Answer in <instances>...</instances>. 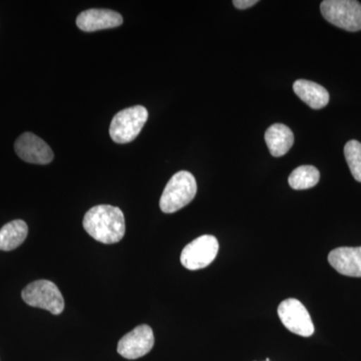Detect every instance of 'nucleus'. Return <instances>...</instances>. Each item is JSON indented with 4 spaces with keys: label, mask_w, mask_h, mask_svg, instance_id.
Listing matches in <instances>:
<instances>
[{
    "label": "nucleus",
    "mask_w": 361,
    "mask_h": 361,
    "mask_svg": "<svg viewBox=\"0 0 361 361\" xmlns=\"http://www.w3.org/2000/svg\"><path fill=\"white\" fill-rule=\"evenodd\" d=\"M82 225L85 232L101 243H118L125 236V216L118 207H92L85 213Z\"/></svg>",
    "instance_id": "f257e3e1"
},
{
    "label": "nucleus",
    "mask_w": 361,
    "mask_h": 361,
    "mask_svg": "<svg viewBox=\"0 0 361 361\" xmlns=\"http://www.w3.org/2000/svg\"><path fill=\"white\" fill-rule=\"evenodd\" d=\"M197 194V182L193 175L187 171L176 173L160 199V208L164 213L172 214L186 207L194 200Z\"/></svg>",
    "instance_id": "f03ea898"
},
{
    "label": "nucleus",
    "mask_w": 361,
    "mask_h": 361,
    "mask_svg": "<svg viewBox=\"0 0 361 361\" xmlns=\"http://www.w3.org/2000/svg\"><path fill=\"white\" fill-rule=\"evenodd\" d=\"M21 297L27 305L49 311L59 315L65 310V299L54 282L49 280H37L21 292Z\"/></svg>",
    "instance_id": "7ed1b4c3"
},
{
    "label": "nucleus",
    "mask_w": 361,
    "mask_h": 361,
    "mask_svg": "<svg viewBox=\"0 0 361 361\" xmlns=\"http://www.w3.org/2000/svg\"><path fill=\"white\" fill-rule=\"evenodd\" d=\"M148 111L145 106H135L116 114L111 120L110 135L118 144L134 141L148 121Z\"/></svg>",
    "instance_id": "20e7f679"
},
{
    "label": "nucleus",
    "mask_w": 361,
    "mask_h": 361,
    "mask_svg": "<svg viewBox=\"0 0 361 361\" xmlns=\"http://www.w3.org/2000/svg\"><path fill=\"white\" fill-rule=\"evenodd\" d=\"M323 18L331 25L348 30H361V4L355 0H324L320 4Z\"/></svg>",
    "instance_id": "39448f33"
},
{
    "label": "nucleus",
    "mask_w": 361,
    "mask_h": 361,
    "mask_svg": "<svg viewBox=\"0 0 361 361\" xmlns=\"http://www.w3.org/2000/svg\"><path fill=\"white\" fill-rule=\"evenodd\" d=\"M219 242L212 235H203L183 249L180 263L189 270H200L211 264L217 257Z\"/></svg>",
    "instance_id": "423d86ee"
},
{
    "label": "nucleus",
    "mask_w": 361,
    "mask_h": 361,
    "mask_svg": "<svg viewBox=\"0 0 361 361\" xmlns=\"http://www.w3.org/2000/svg\"><path fill=\"white\" fill-rule=\"evenodd\" d=\"M278 315L285 327L292 334L310 337L314 334V325L305 306L297 299L289 298L278 306Z\"/></svg>",
    "instance_id": "0eeeda50"
},
{
    "label": "nucleus",
    "mask_w": 361,
    "mask_h": 361,
    "mask_svg": "<svg viewBox=\"0 0 361 361\" xmlns=\"http://www.w3.org/2000/svg\"><path fill=\"white\" fill-rule=\"evenodd\" d=\"M155 337L149 325L135 327L118 341V353L127 360H137L148 355L154 348Z\"/></svg>",
    "instance_id": "6e6552de"
},
{
    "label": "nucleus",
    "mask_w": 361,
    "mask_h": 361,
    "mask_svg": "<svg viewBox=\"0 0 361 361\" xmlns=\"http://www.w3.org/2000/svg\"><path fill=\"white\" fill-rule=\"evenodd\" d=\"M16 154L27 163L47 165L54 160L51 147L32 133H25L18 137L14 144Z\"/></svg>",
    "instance_id": "1a4fd4ad"
},
{
    "label": "nucleus",
    "mask_w": 361,
    "mask_h": 361,
    "mask_svg": "<svg viewBox=\"0 0 361 361\" xmlns=\"http://www.w3.org/2000/svg\"><path fill=\"white\" fill-rule=\"evenodd\" d=\"M122 23L123 16L110 9H87L82 11L77 18L78 28L87 32L116 27Z\"/></svg>",
    "instance_id": "9d476101"
},
{
    "label": "nucleus",
    "mask_w": 361,
    "mask_h": 361,
    "mask_svg": "<svg viewBox=\"0 0 361 361\" xmlns=\"http://www.w3.org/2000/svg\"><path fill=\"white\" fill-rule=\"evenodd\" d=\"M329 264L342 275L361 277V247H341L330 252Z\"/></svg>",
    "instance_id": "9b49d317"
},
{
    "label": "nucleus",
    "mask_w": 361,
    "mask_h": 361,
    "mask_svg": "<svg viewBox=\"0 0 361 361\" xmlns=\"http://www.w3.org/2000/svg\"><path fill=\"white\" fill-rule=\"evenodd\" d=\"M293 90L297 97L314 110H320L329 103V92L322 85L307 80L294 82Z\"/></svg>",
    "instance_id": "f8f14e48"
},
{
    "label": "nucleus",
    "mask_w": 361,
    "mask_h": 361,
    "mask_svg": "<svg viewBox=\"0 0 361 361\" xmlns=\"http://www.w3.org/2000/svg\"><path fill=\"white\" fill-rule=\"evenodd\" d=\"M265 142L271 155L278 158L286 155L293 146L294 135L283 123H274L266 130Z\"/></svg>",
    "instance_id": "ddd939ff"
},
{
    "label": "nucleus",
    "mask_w": 361,
    "mask_h": 361,
    "mask_svg": "<svg viewBox=\"0 0 361 361\" xmlns=\"http://www.w3.org/2000/svg\"><path fill=\"white\" fill-rule=\"evenodd\" d=\"M28 234L27 224L23 220L7 223L0 229V251H11L25 241Z\"/></svg>",
    "instance_id": "4468645a"
},
{
    "label": "nucleus",
    "mask_w": 361,
    "mask_h": 361,
    "mask_svg": "<svg viewBox=\"0 0 361 361\" xmlns=\"http://www.w3.org/2000/svg\"><path fill=\"white\" fill-rule=\"evenodd\" d=\"M320 173L313 166H300L296 168L289 176V186L294 190H307L313 188L319 182Z\"/></svg>",
    "instance_id": "2eb2a0df"
},
{
    "label": "nucleus",
    "mask_w": 361,
    "mask_h": 361,
    "mask_svg": "<svg viewBox=\"0 0 361 361\" xmlns=\"http://www.w3.org/2000/svg\"><path fill=\"white\" fill-rule=\"evenodd\" d=\"M344 156L353 178L361 183V142L356 140L346 142Z\"/></svg>",
    "instance_id": "dca6fc26"
},
{
    "label": "nucleus",
    "mask_w": 361,
    "mask_h": 361,
    "mask_svg": "<svg viewBox=\"0 0 361 361\" xmlns=\"http://www.w3.org/2000/svg\"><path fill=\"white\" fill-rule=\"evenodd\" d=\"M258 4V0H234L233 4L238 9H247Z\"/></svg>",
    "instance_id": "f3484780"
},
{
    "label": "nucleus",
    "mask_w": 361,
    "mask_h": 361,
    "mask_svg": "<svg viewBox=\"0 0 361 361\" xmlns=\"http://www.w3.org/2000/svg\"><path fill=\"white\" fill-rule=\"evenodd\" d=\"M265 361H270L269 358H266Z\"/></svg>",
    "instance_id": "a211bd4d"
}]
</instances>
